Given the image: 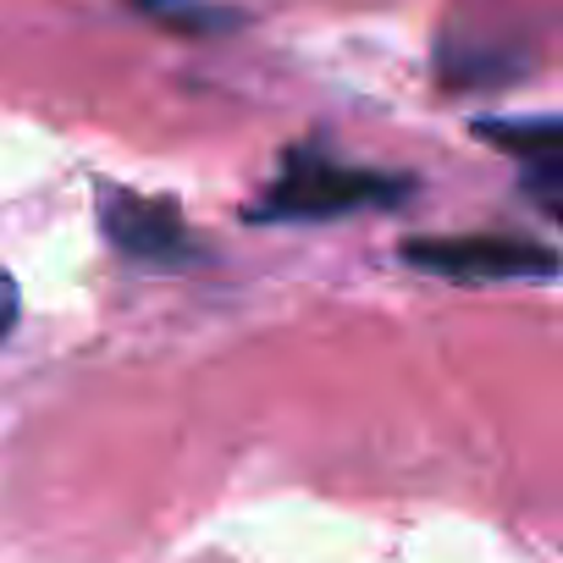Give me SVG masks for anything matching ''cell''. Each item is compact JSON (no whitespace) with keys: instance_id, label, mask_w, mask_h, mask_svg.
<instances>
[{"instance_id":"cell-1","label":"cell","mask_w":563,"mask_h":563,"mask_svg":"<svg viewBox=\"0 0 563 563\" xmlns=\"http://www.w3.org/2000/svg\"><path fill=\"white\" fill-rule=\"evenodd\" d=\"M420 194L409 172L354 166L332 155L327 144H294L282 150L271 183L243 205V221L254 227H305V221H343L360 210H398Z\"/></svg>"},{"instance_id":"cell-4","label":"cell","mask_w":563,"mask_h":563,"mask_svg":"<svg viewBox=\"0 0 563 563\" xmlns=\"http://www.w3.org/2000/svg\"><path fill=\"white\" fill-rule=\"evenodd\" d=\"M470 133L519 166V194L563 227V117H475Z\"/></svg>"},{"instance_id":"cell-6","label":"cell","mask_w":563,"mask_h":563,"mask_svg":"<svg viewBox=\"0 0 563 563\" xmlns=\"http://www.w3.org/2000/svg\"><path fill=\"white\" fill-rule=\"evenodd\" d=\"M18 321H23V294H18L12 271H0V343L18 332Z\"/></svg>"},{"instance_id":"cell-5","label":"cell","mask_w":563,"mask_h":563,"mask_svg":"<svg viewBox=\"0 0 563 563\" xmlns=\"http://www.w3.org/2000/svg\"><path fill=\"white\" fill-rule=\"evenodd\" d=\"M139 18L172 29V34H221V29H238V12L227 7H210V0H122Z\"/></svg>"},{"instance_id":"cell-2","label":"cell","mask_w":563,"mask_h":563,"mask_svg":"<svg viewBox=\"0 0 563 563\" xmlns=\"http://www.w3.org/2000/svg\"><path fill=\"white\" fill-rule=\"evenodd\" d=\"M398 260L420 276H442L459 288H497V282H558L563 249L525 232H415L398 243Z\"/></svg>"},{"instance_id":"cell-3","label":"cell","mask_w":563,"mask_h":563,"mask_svg":"<svg viewBox=\"0 0 563 563\" xmlns=\"http://www.w3.org/2000/svg\"><path fill=\"white\" fill-rule=\"evenodd\" d=\"M95 216H100V238L139 271H188L205 260V243L194 238L183 205L166 194L95 183Z\"/></svg>"}]
</instances>
